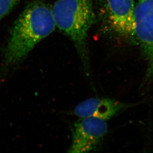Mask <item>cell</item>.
<instances>
[{
    "label": "cell",
    "mask_w": 153,
    "mask_h": 153,
    "mask_svg": "<svg viewBox=\"0 0 153 153\" xmlns=\"http://www.w3.org/2000/svg\"><path fill=\"white\" fill-rule=\"evenodd\" d=\"M56 27L51 8L41 1L29 3L12 26L4 49V68L22 62Z\"/></svg>",
    "instance_id": "1"
},
{
    "label": "cell",
    "mask_w": 153,
    "mask_h": 153,
    "mask_svg": "<svg viewBox=\"0 0 153 153\" xmlns=\"http://www.w3.org/2000/svg\"><path fill=\"white\" fill-rule=\"evenodd\" d=\"M51 10L56 27L72 41L87 65V37L95 19L92 1L56 0Z\"/></svg>",
    "instance_id": "2"
},
{
    "label": "cell",
    "mask_w": 153,
    "mask_h": 153,
    "mask_svg": "<svg viewBox=\"0 0 153 153\" xmlns=\"http://www.w3.org/2000/svg\"><path fill=\"white\" fill-rule=\"evenodd\" d=\"M103 15L111 31L124 38H135L134 0H104Z\"/></svg>",
    "instance_id": "3"
},
{
    "label": "cell",
    "mask_w": 153,
    "mask_h": 153,
    "mask_svg": "<svg viewBox=\"0 0 153 153\" xmlns=\"http://www.w3.org/2000/svg\"><path fill=\"white\" fill-rule=\"evenodd\" d=\"M135 15V38L147 61L146 83L153 79V0H139Z\"/></svg>",
    "instance_id": "4"
},
{
    "label": "cell",
    "mask_w": 153,
    "mask_h": 153,
    "mask_svg": "<svg viewBox=\"0 0 153 153\" xmlns=\"http://www.w3.org/2000/svg\"><path fill=\"white\" fill-rule=\"evenodd\" d=\"M108 131L107 120L97 117L80 118L72 131L71 148L68 152H91L97 148Z\"/></svg>",
    "instance_id": "5"
},
{
    "label": "cell",
    "mask_w": 153,
    "mask_h": 153,
    "mask_svg": "<svg viewBox=\"0 0 153 153\" xmlns=\"http://www.w3.org/2000/svg\"><path fill=\"white\" fill-rule=\"evenodd\" d=\"M130 106V104L112 99L92 98L78 104L74 114L79 118L97 117L107 121Z\"/></svg>",
    "instance_id": "6"
},
{
    "label": "cell",
    "mask_w": 153,
    "mask_h": 153,
    "mask_svg": "<svg viewBox=\"0 0 153 153\" xmlns=\"http://www.w3.org/2000/svg\"><path fill=\"white\" fill-rule=\"evenodd\" d=\"M19 1V0H0V21L13 10Z\"/></svg>",
    "instance_id": "7"
}]
</instances>
